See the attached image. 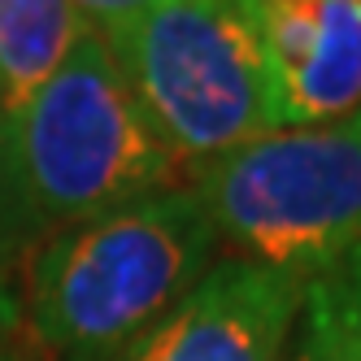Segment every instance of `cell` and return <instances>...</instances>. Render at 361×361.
<instances>
[{
  "label": "cell",
  "mask_w": 361,
  "mask_h": 361,
  "mask_svg": "<svg viewBox=\"0 0 361 361\" xmlns=\"http://www.w3.org/2000/svg\"><path fill=\"white\" fill-rule=\"evenodd\" d=\"M214 252L218 231L188 183L140 196L35 248L22 318L53 361H118L196 288Z\"/></svg>",
  "instance_id": "cell-1"
},
{
  "label": "cell",
  "mask_w": 361,
  "mask_h": 361,
  "mask_svg": "<svg viewBox=\"0 0 361 361\" xmlns=\"http://www.w3.org/2000/svg\"><path fill=\"white\" fill-rule=\"evenodd\" d=\"M9 183L48 226L87 222L140 196L183 188L188 166L157 135L100 31H87L5 122Z\"/></svg>",
  "instance_id": "cell-2"
},
{
  "label": "cell",
  "mask_w": 361,
  "mask_h": 361,
  "mask_svg": "<svg viewBox=\"0 0 361 361\" xmlns=\"http://www.w3.org/2000/svg\"><path fill=\"white\" fill-rule=\"evenodd\" d=\"M100 35L188 174L283 131L257 0H152Z\"/></svg>",
  "instance_id": "cell-3"
},
{
  "label": "cell",
  "mask_w": 361,
  "mask_h": 361,
  "mask_svg": "<svg viewBox=\"0 0 361 361\" xmlns=\"http://www.w3.org/2000/svg\"><path fill=\"white\" fill-rule=\"evenodd\" d=\"M188 188L240 262L314 279L361 252L357 122L283 126L196 166Z\"/></svg>",
  "instance_id": "cell-4"
},
{
  "label": "cell",
  "mask_w": 361,
  "mask_h": 361,
  "mask_svg": "<svg viewBox=\"0 0 361 361\" xmlns=\"http://www.w3.org/2000/svg\"><path fill=\"white\" fill-rule=\"evenodd\" d=\"M309 279L226 257L118 361H283Z\"/></svg>",
  "instance_id": "cell-5"
},
{
  "label": "cell",
  "mask_w": 361,
  "mask_h": 361,
  "mask_svg": "<svg viewBox=\"0 0 361 361\" xmlns=\"http://www.w3.org/2000/svg\"><path fill=\"white\" fill-rule=\"evenodd\" d=\"M283 126L361 114V0H257Z\"/></svg>",
  "instance_id": "cell-6"
},
{
  "label": "cell",
  "mask_w": 361,
  "mask_h": 361,
  "mask_svg": "<svg viewBox=\"0 0 361 361\" xmlns=\"http://www.w3.org/2000/svg\"><path fill=\"white\" fill-rule=\"evenodd\" d=\"M87 31L70 0H0V118L27 105Z\"/></svg>",
  "instance_id": "cell-7"
},
{
  "label": "cell",
  "mask_w": 361,
  "mask_h": 361,
  "mask_svg": "<svg viewBox=\"0 0 361 361\" xmlns=\"http://www.w3.org/2000/svg\"><path fill=\"white\" fill-rule=\"evenodd\" d=\"M305 361H361V252L309 279Z\"/></svg>",
  "instance_id": "cell-8"
},
{
  "label": "cell",
  "mask_w": 361,
  "mask_h": 361,
  "mask_svg": "<svg viewBox=\"0 0 361 361\" xmlns=\"http://www.w3.org/2000/svg\"><path fill=\"white\" fill-rule=\"evenodd\" d=\"M70 5L79 9V18L92 31H109V27H118V22L135 18L144 5H152V0H70Z\"/></svg>",
  "instance_id": "cell-9"
},
{
  "label": "cell",
  "mask_w": 361,
  "mask_h": 361,
  "mask_svg": "<svg viewBox=\"0 0 361 361\" xmlns=\"http://www.w3.org/2000/svg\"><path fill=\"white\" fill-rule=\"evenodd\" d=\"M22 322V300H18V288L9 283V266H5V252H0V348L13 340V331Z\"/></svg>",
  "instance_id": "cell-10"
},
{
  "label": "cell",
  "mask_w": 361,
  "mask_h": 361,
  "mask_svg": "<svg viewBox=\"0 0 361 361\" xmlns=\"http://www.w3.org/2000/svg\"><path fill=\"white\" fill-rule=\"evenodd\" d=\"M0 188H13V183H9V148H5V131H0Z\"/></svg>",
  "instance_id": "cell-11"
},
{
  "label": "cell",
  "mask_w": 361,
  "mask_h": 361,
  "mask_svg": "<svg viewBox=\"0 0 361 361\" xmlns=\"http://www.w3.org/2000/svg\"><path fill=\"white\" fill-rule=\"evenodd\" d=\"M0 361H39V357H31V353H22V348H0Z\"/></svg>",
  "instance_id": "cell-12"
},
{
  "label": "cell",
  "mask_w": 361,
  "mask_h": 361,
  "mask_svg": "<svg viewBox=\"0 0 361 361\" xmlns=\"http://www.w3.org/2000/svg\"><path fill=\"white\" fill-rule=\"evenodd\" d=\"M353 122H357V131H361V114H357V118H353Z\"/></svg>",
  "instance_id": "cell-13"
},
{
  "label": "cell",
  "mask_w": 361,
  "mask_h": 361,
  "mask_svg": "<svg viewBox=\"0 0 361 361\" xmlns=\"http://www.w3.org/2000/svg\"><path fill=\"white\" fill-rule=\"evenodd\" d=\"M288 361H305V357H300V353H296V357H288Z\"/></svg>",
  "instance_id": "cell-14"
},
{
  "label": "cell",
  "mask_w": 361,
  "mask_h": 361,
  "mask_svg": "<svg viewBox=\"0 0 361 361\" xmlns=\"http://www.w3.org/2000/svg\"><path fill=\"white\" fill-rule=\"evenodd\" d=\"M0 131H5V118H0Z\"/></svg>",
  "instance_id": "cell-15"
}]
</instances>
